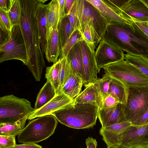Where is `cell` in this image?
Returning <instances> with one entry per match:
<instances>
[{"label":"cell","instance_id":"cell-1","mask_svg":"<svg viewBox=\"0 0 148 148\" xmlns=\"http://www.w3.org/2000/svg\"><path fill=\"white\" fill-rule=\"evenodd\" d=\"M21 14L19 26L27 56V66L36 81H40L45 66L36 18L37 0H20Z\"/></svg>","mask_w":148,"mask_h":148},{"label":"cell","instance_id":"cell-2","mask_svg":"<svg viewBox=\"0 0 148 148\" xmlns=\"http://www.w3.org/2000/svg\"><path fill=\"white\" fill-rule=\"evenodd\" d=\"M131 21V25L110 22L102 40L126 53L143 56L148 60V37Z\"/></svg>","mask_w":148,"mask_h":148},{"label":"cell","instance_id":"cell-3","mask_svg":"<svg viewBox=\"0 0 148 148\" xmlns=\"http://www.w3.org/2000/svg\"><path fill=\"white\" fill-rule=\"evenodd\" d=\"M99 107L95 103L74 101L50 114L61 124L76 129L88 128L95 125Z\"/></svg>","mask_w":148,"mask_h":148},{"label":"cell","instance_id":"cell-4","mask_svg":"<svg viewBox=\"0 0 148 148\" xmlns=\"http://www.w3.org/2000/svg\"><path fill=\"white\" fill-rule=\"evenodd\" d=\"M76 29L82 36L86 26L88 24L99 43L102 39L110 22L86 0H76Z\"/></svg>","mask_w":148,"mask_h":148},{"label":"cell","instance_id":"cell-5","mask_svg":"<svg viewBox=\"0 0 148 148\" xmlns=\"http://www.w3.org/2000/svg\"><path fill=\"white\" fill-rule=\"evenodd\" d=\"M58 120L49 114L32 119L18 136L19 143H37L45 140L54 134Z\"/></svg>","mask_w":148,"mask_h":148},{"label":"cell","instance_id":"cell-6","mask_svg":"<svg viewBox=\"0 0 148 148\" xmlns=\"http://www.w3.org/2000/svg\"><path fill=\"white\" fill-rule=\"evenodd\" d=\"M102 68L112 78L120 81L128 88L148 86V77L124 59Z\"/></svg>","mask_w":148,"mask_h":148},{"label":"cell","instance_id":"cell-7","mask_svg":"<svg viewBox=\"0 0 148 148\" xmlns=\"http://www.w3.org/2000/svg\"><path fill=\"white\" fill-rule=\"evenodd\" d=\"M35 111L30 102L13 95L0 98V123H13L30 116Z\"/></svg>","mask_w":148,"mask_h":148},{"label":"cell","instance_id":"cell-8","mask_svg":"<svg viewBox=\"0 0 148 148\" xmlns=\"http://www.w3.org/2000/svg\"><path fill=\"white\" fill-rule=\"evenodd\" d=\"M123 108L126 120L131 123L142 117L148 109V86L129 88Z\"/></svg>","mask_w":148,"mask_h":148},{"label":"cell","instance_id":"cell-9","mask_svg":"<svg viewBox=\"0 0 148 148\" xmlns=\"http://www.w3.org/2000/svg\"><path fill=\"white\" fill-rule=\"evenodd\" d=\"M10 39L0 46V62L17 60L27 65V56L24 38L19 25L12 27Z\"/></svg>","mask_w":148,"mask_h":148},{"label":"cell","instance_id":"cell-10","mask_svg":"<svg viewBox=\"0 0 148 148\" xmlns=\"http://www.w3.org/2000/svg\"><path fill=\"white\" fill-rule=\"evenodd\" d=\"M114 11L127 21L148 22V8L141 0H123Z\"/></svg>","mask_w":148,"mask_h":148},{"label":"cell","instance_id":"cell-11","mask_svg":"<svg viewBox=\"0 0 148 148\" xmlns=\"http://www.w3.org/2000/svg\"><path fill=\"white\" fill-rule=\"evenodd\" d=\"M128 148L148 145V124L141 126L132 125L118 138L116 145Z\"/></svg>","mask_w":148,"mask_h":148},{"label":"cell","instance_id":"cell-12","mask_svg":"<svg viewBox=\"0 0 148 148\" xmlns=\"http://www.w3.org/2000/svg\"><path fill=\"white\" fill-rule=\"evenodd\" d=\"M124 54L121 49L102 40L95 51L97 66L100 69L105 65L124 59Z\"/></svg>","mask_w":148,"mask_h":148},{"label":"cell","instance_id":"cell-13","mask_svg":"<svg viewBox=\"0 0 148 148\" xmlns=\"http://www.w3.org/2000/svg\"><path fill=\"white\" fill-rule=\"evenodd\" d=\"M80 45L85 74L84 85L86 87L92 82L100 69L96 62L95 50L90 47L84 40L80 42Z\"/></svg>","mask_w":148,"mask_h":148},{"label":"cell","instance_id":"cell-14","mask_svg":"<svg viewBox=\"0 0 148 148\" xmlns=\"http://www.w3.org/2000/svg\"><path fill=\"white\" fill-rule=\"evenodd\" d=\"M123 105L119 103L110 108L99 109L98 117L102 127L127 121L124 114Z\"/></svg>","mask_w":148,"mask_h":148},{"label":"cell","instance_id":"cell-15","mask_svg":"<svg viewBox=\"0 0 148 148\" xmlns=\"http://www.w3.org/2000/svg\"><path fill=\"white\" fill-rule=\"evenodd\" d=\"M73 101L74 99L70 98L62 92L56 94L45 105L32 114L28 120H31L40 116L49 114Z\"/></svg>","mask_w":148,"mask_h":148},{"label":"cell","instance_id":"cell-16","mask_svg":"<svg viewBox=\"0 0 148 148\" xmlns=\"http://www.w3.org/2000/svg\"><path fill=\"white\" fill-rule=\"evenodd\" d=\"M128 121L115 124L105 127H101L99 133L107 147L116 145L118 137L131 125Z\"/></svg>","mask_w":148,"mask_h":148},{"label":"cell","instance_id":"cell-17","mask_svg":"<svg viewBox=\"0 0 148 148\" xmlns=\"http://www.w3.org/2000/svg\"><path fill=\"white\" fill-rule=\"evenodd\" d=\"M35 16L41 48L44 52L47 43L46 39L47 24L46 5L38 1Z\"/></svg>","mask_w":148,"mask_h":148},{"label":"cell","instance_id":"cell-18","mask_svg":"<svg viewBox=\"0 0 148 148\" xmlns=\"http://www.w3.org/2000/svg\"><path fill=\"white\" fill-rule=\"evenodd\" d=\"M83 91L74 99L78 103H95L99 109L102 107L103 98L96 86L93 83L86 86Z\"/></svg>","mask_w":148,"mask_h":148},{"label":"cell","instance_id":"cell-19","mask_svg":"<svg viewBox=\"0 0 148 148\" xmlns=\"http://www.w3.org/2000/svg\"><path fill=\"white\" fill-rule=\"evenodd\" d=\"M58 25L54 29L51 37L47 41L44 51L47 61L54 63L58 61L61 50Z\"/></svg>","mask_w":148,"mask_h":148},{"label":"cell","instance_id":"cell-20","mask_svg":"<svg viewBox=\"0 0 148 148\" xmlns=\"http://www.w3.org/2000/svg\"><path fill=\"white\" fill-rule=\"evenodd\" d=\"M66 56L70 62L72 69L82 80L84 85L85 74L80 42H78L74 46Z\"/></svg>","mask_w":148,"mask_h":148},{"label":"cell","instance_id":"cell-21","mask_svg":"<svg viewBox=\"0 0 148 148\" xmlns=\"http://www.w3.org/2000/svg\"><path fill=\"white\" fill-rule=\"evenodd\" d=\"M47 24L46 39L51 37L59 22V7L58 0H52L46 5Z\"/></svg>","mask_w":148,"mask_h":148},{"label":"cell","instance_id":"cell-22","mask_svg":"<svg viewBox=\"0 0 148 148\" xmlns=\"http://www.w3.org/2000/svg\"><path fill=\"white\" fill-rule=\"evenodd\" d=\"M83 85L82 80L72 68L69 77L61 90L68 97L74 99L81 92Z\"/></svg>","mask_w":148,"mask_h":148},{"label":"cell","instance_id":"cell-23","mask_svg":"<svg viewBox=\"0 0 148 148\" xmlns=\"http://www.w3.org/2000/svg\"><path fill=\"white\" fill-rule=\"evenodd\" d=\"M86 0L97 9L110 22L116 21L132 24V21H127L121 17L103 0Z\"/></svg>","mask_w":148,"mask_h":148},{"label":"cell","instance_id":"cell-24","mask_svg":"<svg viewBox=\"0 0 148 148\" xmlns=\"http://www.w3.org/2000/svg\"><path fill=\"white\" fill-rule=\"evenodd\" d=\"M129 88L118 80L111 77L108 94L110 95L120 103L125 105L127 102Z\"/></svg>","mask_w":148,"mask_h":148},{"label":"cell","instance_id":"cell-25","mask_svg":"<svg viewBox=\"0 0 148 148\" xmlns=\"http://www.w3.org/2000/svg\"><path fill=\"white\" fill-rule=\"evenodd\" d=\"M56 90L51 83L47 80L39 92L35 104L37 110L45 105L56 95Z\"/></svg>","mask_w":148,"mask_h":148},{"label":"cell","instance_id":"cell-26","mask_svg":"<svg viewBox=\"0 0 148 148\" xmlns=\"http://www.w3.org/2000/svg\"><path fill=\"white\" fill-rule=\"evenodd\" d=\"M75 30L71 23L68 15L64 16L59 21L58 31L61 50Z\"/></svg>","mask_w":148,"mask_h":148},{"label":"cell","instance_id":"cell-27","mask_svg":"<svg viewBox=\"0 0 148 148\" xmlns=\"http://www.w3.org/2000/svg\"><path fill=\"white\" fill-rule=\"evenodd\" d=\"M29 116H25L13 123H0V135L15 136L18 135L25 127L26 121Z\"/></svg>","mask_w":148,"mask_h":148},{"label":"cell","instance_id":"cell-28","mask_svg":"<svg viewBox=\"0 0 148 148\" xmlns=\"http://www.w3.org/2000/svg\"><path fill=\"white\" fill-rule=\"evenodd\" d=\"M60 60L54 63L52 66L47 67L46 69L45 77L50 82L55 89L56 94L62 92L59 88V71Z\"/></svg>","mask_w":148,"mask_h":148},{"label":"cell","instance_id":"cell-29","mask_svg":"<svg viewBox=\"0 0 148 148\" xmlns=\"http://www.w3.org/2000/svg\"><path fill=\"white\" fill-rule=\"evenodd\" d=\"M124 59L148 77V60L145 57L126 53L124 54Z\"/></svg>","mask_w":148,"mask_h":148},{"label":"cell","instance_id":"cell-30","mask_svg":"<svg viewBox=\"0 0 148 148\" xmlns=\"http://www.w3.org/2000/svg\"><path fill=\"white\" fill-rule=\"evenodd\" d=\"M59 71V88L61 92V88L69 78L72 68L70 62L67 56L60 59Z\"/></svg>","mask_w":148,"mask_h":148},{"label":"cell","instance_id":"cell-31","mask_svg":"<svg viewBox=\"0 0 148 148\" xmlns=\"http://www.w3.org/2000/svg\"><path fill=\"white\" fill-rule=\"evenodd\" d=\"M83 40L82 36L77 29L73 32L68 39L63 47L61 50L58 59H62L66 57L74 46L78 42Z\"/></svg>","mask_w":148,"mask_h":148},{"label":"cell","instance_id":"cell-32","mask_svg":"<svg viewBox=\"0 0 148 148\" xmlns=\"http://www.w3.org/2000/svg\"><path fill=\"white\" fill-rule=\"evenodd\" d=\"M105 72L102 78H99L97 77L92 82L97 87L103 99L108 95L109 84L111 78L109 75L107 73Z\"/></svg>","mask_w":148,"mask_h":148},{"label":"cell","instance_id":"cell-33","mask_svg":"<svg viewBox=\"0 0 148 148\" xmlns=\"http://www.w3.org/2000/svg\"><path fill=\"white\" fill-rule=\"evenodd\" d=\"M7 13L12 27L19 25L21 14L20 0H14L11 8Z\"/></svg>","mask_w":148,"mask_h":148},{"label":"cell","instance_id":"cell-34","mask_svg":"<svg viewBox=\"0 0 148 148\" xmlns=\"http://www.w3.org/2000/svg\"><path fill=\"white\" fill-rule=\"evenodd\" d=\"M16 145L15 136L0 135V147H9Z\"/></svg>","mask_w":148,"mask_h":148},{"label":"cell","instance_id":"cell-35","mask_svg":"<svg viewBox=\"0 0 148 148\" xmlns=\"http://www.w3.org/2000/svg\"><path fill=\"white\" fill-rule=\"evenodd\" d=\"M82 37L83 40H84L90 47L95 50L96 47L94 41L91 30L88 24H87L85 27Z\"/></svg>","mask_w":148,"mask_h":148},{"label":"cell","instance_id":"cell-36","mask_svg":"<svg viewBox=\"0 0 148 148\" xmlns=\"http://www.w3.org/2000/svg\"><path fill=\"white\" fill-rule=\"evenodd\" d=\"M0 25L12 32V27L8 13L1 9H0Z\"/></svg>","mask_w":148,"mask_h":148},{"label":"cell","instance_id":"cell-37","mask_svg":"<svg viewBox=\"0 0 148 148\" xmlns=\"http://www.w3.org/2000/svg\"><path fill=\"white\" fill-rule=\"evenodd\" d=\"M120 103L115 98L110 95H108L103 99L102 107L100 109H106L114 106Z\"/></svg>","mask_w":148,"mask_h":148},{"label":"cell","instance_id":"cell-38","mask_svg":"<svg viewBox=\"0 0 148 148\" xmlns=\"http://www.w3.org/2000/svg\"><path fill=\"white\" fill-rule=\"evenodd\" d=\"M0 45H2L10 39L11 37L12 32L0 25Z\"/></svg>","mask_w":148,"mask_h":148},{"label":"cell","instance_id":"cell-39","mask_svg":"<svg viewBox=\"0 0 148 148\" xmlns=\"http://www.w3.org/2000/svg\"><path fill=\"white\" fill-rule=\"evenodd\" d=\"M69 20L75 29H76L77 18L76 17V0L68 15Z\"/></svg>","mask_w":148,"mask_h":148},{"label":"cell","instance_id":"cell-40","mask_svg":"<svg viewBox=\"0 0 148 148\" xmlns=\"http://www.w3.org/2000/svg\"><path fill=\"white\" fill-rule=\"evenodd\" d=\"M148 124V109L140 118L132 123L135 126H141Z\"/></svg>","mask_w":148,"mask_h":148},{"label":"cell","instance_id":"cell-41","mask_svg":"<svg viewBox=\"0 0 148 148\" xmlns=\"http://www.w3.org/2000/svg\"><path fill=\"white\" fill-rule=\"evenodd\" d=\"M14 1V0H0V9L8 12L11 8Z\"/></svg>","mask_w":148,"mask_h":148},{"label":"cell","instance_id":"cell-42","mask_svg":"<svg viewBox=\"0 0 148 148\" xmlns=\"http://www.w3.org/2000/svg\"><path fill=\"white\" fill-rule=\"evenodd\" d=\"M142 31L148 37V22L133 20Z\"/></svg>","mask_w":148,"mask_h":148},{"label":"cell","instance_id":"cell-43","mask_svg":"<svg viewBox=\"0 0 148 148\" xmlns=\"http://www.w3.org/2000/svg\"><path fill=\"white\" fill-rule=\"evenodd\" d=\"M42 147L35 143H25L3 148H42Z\"/></svg>","mask_w":148,"mask_h":148},{"label":"cell","instance_id":"cell-44","mask_svg":"<svg viewBox=\"0 0 148 148\" xmlns=\"http://www.w3.org/2000/svg\"><path fill=\"white\" fill-rule=\"evenodd\" d=\"M59 7V21L66 14L64 12L65 0H58Z\"/></svg>","mask_w":148,"mask_h":148},{"label":"cell","instance_id":"cell-45","mask_svg":"<svg viewBox=\"0 0 148 148\" xmlns=\"http://www.w3.org/2000/svg\"><path fill=\"white\" fill-rule=\"evenodd\" d=\"M86 144L87 148H97V146L96 140L90 137H88L86 139Z\"/></svg>","mask_w":148,"mask_h":148},{"label":"cell","instance_id":"cell-46","mask_svg":"<svg viewBox=\"0 0 148 148\" xmlns=\"http://www.w3.org/2000/svg\"><path fill=\"white\" fill-rule=\"evenodd\" d=\"M75 0H65L64 12L65 14L68 15Z\"/></svg>","mask_w":148,"mask_h":148},{"label":"cell","instance_id":"cell-47","mask_svg":"<svg viewBox=\"0 0 148 148\" xmlns=\"http://www.w3.org/2000/svg\"><path fill=\"white\" fill-rule=\"evenodd\" d=\"M127 148H148V145H143L131 147Z\"/></svg>","mask_w":148,"mask_h":148},{"label":"cell","instance_id":"cell-48","mask_svg":"<svg viewBox=\"0 0 148 148\" xmlns=\"http://www.w3.org/2000/svg\"><path fill=\"white\" fill-rule=\"evenodd\" d=\"M107 148H127V147L124 146L119 145H118L110 146L107 147Z\"/></svg>","mask_w":148,"mask_h":148},{"label":"cell","instance_id":"cell-49","mask_svg":"<svg viewBox=\"0 0 148 148\" xmlns=\"http://www.w3.org/2000/svg\"><path fill=\"white\" fill-rule=\"evenodd\" d=\"M148 8V0H141Z\"/></svg>","mask_w":148,"mask_h":148},{"label":"cell","instance_id":"cell-50","mask_svg":"<svg viewBox=\"0 0 148 148\" xmlns=\"http://www.w3.org/2000/svg\"><path fill=\"white\" fill-rule=\"evenodd\" d=\"M47 0H38V1L40 2H41L42 3H45L46 1H47Z\"/></svg>","mask_w":148,"mask_h":148},{"label":"cell","instance_id":"cell-51","mask_svg":"<svg viewBox=\"0 0 148 148\" xmlns=\"http://www.w3.org/2000/svg\"><path fill=\"white\" fill-rule=\"evenodd\" d=\"M0 148H1L0 147Z\"/></svg>","mask_w":148,"mask_h":148}]
</instances>
